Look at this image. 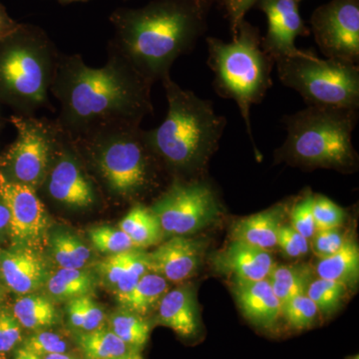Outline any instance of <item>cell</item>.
Here are the masks:
<instances>
[{
	"instance_id": "obj_25",
	"label": "cell",
	"mask_w": 359,
	"mask_h": 359,
	"mask_svg": "<svg viewBox=\"0 0 359 359\" xmlns=\"http://www.w3.org/2000/svg\"><path fill=\"white\" fill-rule=\"evenodd\" d=\"M268 280L283 308L294 297L306 294L311 282V273L306 266L276 264Z\"/></svg>"
},
{
	"instance_id": "obj_38",
	"label": "cell",
	"mask_w": 359,
	"mask_h": 359,
	"mask_svg": "<svg viewBox=\"0 0 359 359\" xmlns=\"http://www.w3.org/2000/svg\"><path fill=\"white\" fill-rule=\"evenodd\" d=\"M346 240L339 228L316 231L311 238V249L320 259L334 254L341 248Z\"/></svg>"
},
{
	"instance_id": "obj_8",
	"label": "cell",
	"mask_w": 359,
	"mask_h": 359,
	"mask_svg": "<svg viewBox=\"0 0 359 359\" xmlns=\"http://www.w3.org/2000/svg\"><path fill=\"white\" fill-rule=\"evenodd\" d=\"M280 81L308 106L359 109V66L321 59L313 52L275 61Z\"/></svg>"
},
{
	"instance_id": "obj_35",
	"label": "cell",
	"mask_w": 359,
	"mask_h": 359,
	"mask_svg": "<svg viewBox=\"0 0 359 359\" xmlns=\"http://www.w3.org/2000/svg\"><path fill=\"white\" fill-rule=\"evenodd\" d=\"M22 347L30 353L43 358L47 354L65 353L68 344L61 335L55 332L39 330L25 340Z\"/></svg>"
},
{
	"instance_id": "obj_1",
	"label": "cell",
	"mask_w": 359,
	"mask_h": 359,
	"mask_svg": "<svg viewBox=\"0 0 359 359\" xmlns=\"http://www.w3.org/2000/svg\"><path fill=\"white\" fill-rule=\"evenodd\" d=\"M152 85L110 47L99 68L87 65L79 54H60L50 89L60 104L55 123L70 139L140 126L154 112Z\"/></svg>"
},
{
	"instance_id": "obj_17",
	"label": "cell",
	"mask_w": 359,
	"mask_h": 359,
	"mask_svg": "<svg viewBox=\"0 0 359 359\" xmlns=\"http://www.w3.org/2000/svg\"><path fill=\"white\" fill-rule=\"evenodd\" d=\"M233 292L243 313L252 325L266 330L275 327L283 308L268 278L257 282L235 280Z\"/></svg>"
},
{
	"instance_id": "obj_18",
	"label": "cell",
	"mask_w": 359,
	"mask_h": 359,
	"mask_svg": "<svg viewBox=\"0 0 359 359\" xmlns=\"http://www.w3.org/2000/svg\"><path fill=\"white\" fill-rule=\"evenodd\" d=\"M157 323L171 328L183 339L196 337L200 320L192 287L186 285L163 295L158 304Z\"/></svg>"
},
{
	"instance_id": "obj_50",
	"label": "cell",
	"mask_w": 359,
	"mask_h": 359,
	"mask_svg": "<svg viewBox=\"0 0 359 359\" xmlns=\"http://www.w3.org/2000/svg\"><path fill=\"white\" fill-rule=\"evenodd\" d=\"M297 1H299V0H297Z\"/></svg>"
},
{
	"instance_id": "obj_45",
	"label": "cell",
	"mask_w": 359,
	"mask_h": 359,
	"mask_svg": "<svg viewBox=\"0 0 359 359\" xmlns=\"http://www.w3.org/2000/svg\"><path fill=\"white\" fill-rule=\"evenodd\" d=\"M14 359H42L40 356L36 355V354L30 353L27 349L21 348L18 349L15 353V355H14Z\"/></svg>"
},
{
	"instance_id": "obj_27",
	"label": "cell",
	"mask_w": 359,
	"mask_h": 359,
	"mask_svg": "<svg viewBox=\"0 0 359 359\" xmlns=\"http://www.w3.org/2000/svg\"><path fill=\"white\" fill-rule=\"evenodd\" d=\"M54 261L62 269H83L91 259V250L69 231H57L51 236Z\"/></svg>"
},
{
	"instance_id": "obj_13",
	"label": "cell",
	"mask_w": 359,
	"mask_h": 359,
	"mask_svg": "<svg viewBox=\"0 0 359 359\" xmlns=\"http://www.w3.org/2000/svg\"><path fill=\"white\" fill-rule=\"evenodd\" d=\"M51 199L73 209H88L96 203L93 184L75 155V147L63 133L44 181Z\"/></svg>"
},
{
	"instance_id": "obj_44",
	"label": "cell",
	"mask_w": 359,
	"mask_h": 359,
	"mask_svg": "<svg viewBox=\"0 0 359 359\" xmlns=\"http://www.w3.org/2000/svg\"><path fill=\"white\" fill-rule=\"evenodd\" d=\"M9 212L4 201L0 198V230H4L8 226Z\"/></svg>"
},
{
	"instance_id": "obj_32",
	"label": "cell",
	"mask_w": 359,
	"mask_h": 359,
	"mask_svg": "<svg viewBox=\"0 0 359 359\" xmlns=\"http://www.w3.org/2000/svg\"><path fill=\"white\" fill-rule=\"evenodd\" d=\"M318 306L306 294L299 295L283 306L282 316L287 325L294 330H308L313 327L318 320Z\"/></svg>"
},
{
	"instance_id": "obj_22",
	"label": "cell",
	"mask_w": 359,
	"mask_h": 359,
	"mask_svg": "<svg viewBox=\"0 0 359 359\" xmlns=\"http://www.w3.org/2000/svg\"><path fill=\"white\" fill-rule=\"evenodd\" d=\"M119 229L128 235L135 248H148L157 245L163 237L159 219L150 208L141 204L135 205L124 219Z\"/></svg>"
},
{
	"instance_id": "obj_10",
	"label": "cell",
	"mask_w": 359,
	"mask_h": 359,
	"mask_svg": "<svg viewBox=\"0 0 359 359\" xmlns=\"http://www.w3.org/2000/svg\"><path fill=\"white\" fill-rule=\"evenodd\" d=\"M163 231L187 236L214 223L221 215V203L212 187L204 180H174L150 208Z\"/></svg>"
},
{
	"instance_id": "obj_4",
	"label": "cell",
	"mask_w": 359,
	"mask_h": 359,
	"mask_svg": "<svg viewBox=\"0 0 359 359\" xmlns=\"http://www.w3.org/2000/svg\"><path fill=\"white\" fill-rule=\"evenodd\" d=\"M59 53L48 35L36 25H22L0 40V99L34 116L49 108V95Z\"/></svg>"
},
{
	"instance_id": "obj_46",
	"label": "cell",
	"mask_w": 359,
	"mask_h": 359,
	"mask_svg": "<svg viewBox=\"0 0 359 359\" xmlns=\"http://www.w3.org/2000/svg\"><path fill=\"white\" fill-rule=\"evenodd\" d=\"M42 359H76L73 358V356L69 355L67 353H53V354H47V355H44Z\"/></svg>"
},
{
	"instance_id": "obj_11",
	"label": "cell",
	"mask_w": 359,
	"mask_h": 359,
	"mask_svg": "<svg viewBox=\"0 0 359 359\" xmlns=\"http://www.w3.org/2000/svg\"><path fill=\"white\" fill-rule=\"evenodd\" d=\"M311 22L325 58L358 65L359 0H332L314 11Z\"/></svg>"
},
{
	"instance_id": "obj_2",
	"label": "cell",
	"mask_w": 359,
	"mask_h": 359,
	"mask_svg": "<svg viewBox=\"0 0 359 359\" xmlns=\"http://www.w3.org/2000/svg\"><path fill=\"white\" fill-rule=\"evenodd\" d=\"M204 15L200 0H152L140 8H118L110 16L114 37L108 47L154 84L195 47Z\"/></svg>"
},
{
	"instance_id": "obj_36",
	"label": "cell",
	"mask_w": 359,
	"mask_h": 359,
	"mask_svg": "<svg viewBox=\"0 0 359 359\" xmlns=\"http://www.w3.org/2000/svg\"><path fill=\"white\" fill-rule=\"evenodd\" d=\"M313 194L306 193L301 200L295 203L290 214V226L309 241H311L316 231L313 212Z\"/></svg>"
},
{
	"instance_id": "obj_30",
	"label": "cell",
	"mask_w": 359,
	"mask_h": 359,
	"mask_svg": "<svg viewBox=\"0 0 359 359\" xmlns=\"http://www.w3.org/2000/svg\"><path fill=\"white\" fill-rule=\"evenodd\" d=\"M346 289L342 283L318 278L309 283L306 294L318 306L320 313L330 316L339 308Z\"/></svg>"
},
{
	"instance_id": "obj_41",
	"label": "cell",
	"mask_w": 359,
	"mask_h": 359,
	"mask_svg": "<svg viewBox=\"0 0 359 359\" xmlns=\"http://www.w3.org/2000/svg\"><path fill=\"white\" fill-rule=\"evenodd\" d=\"M259 0H226V9L230 18L233 33L237 32L238 26L244 22L248 11Z\"/></svg>"
},
{
	"instance_id": "obj_47",
	"label": "cell",
	"mask_w": 359,
	"mask_h": 359,
	"mask_svg": "<svg viewBox=\"0 0 359 359\" xmlns=\"http://www.w3.org/2000/svg\"><path fill=\"white\" fill-rule=\"evenodd\" d=\"M115 359H144L141 355L140 351H130V353L125 354V355L120 356V358Z\"/></svg>"
},
{
	"instance_id": "obj_23",
	"label": "cell",
	"mask_w": 359,
	"mask_h": 359,
	"mask_svg": "<svg viewBox=\"0 0 359 359\" xmlns=\"http://www.w3.org/2000/svg\"><path fill=\"white\" fill-rule=\"evenodd\" d=\"M167 290V280L157 273H147L128 294L118 297V301L126 311L144 316L159 304Z\"/></svg>"
},
{
	"instance_id": "obj_12",
	"label": "cell",
	"mask_w": 359,
	"mask_h": 359,
	"mask_svg": "<svg viewBox=\"0 0 359 359\" xmlns=\"http://www.w3.org/2000/svg\"><path fill=\"white\" fill-rule=\"evenodd\" d=\"M0 198L9 212V231L20 247L39 252L46 244L49 217L36 189L0 173Z\"/></svg>"
},
{
	"instance_id": "obj_20",
	"label": "cell",
	"mask_w": 359,
	"mask_h": 359,
	"mask_svg": "<svg viewBox=\"0 0 359 359\" xmlns=\"http://www.w3.org/2000/svg\"><path fill=\"white\" fill-rule=\"evenodd\" d=\"M283 205H276L266 211L245 217L233 224L231 237L233 241L269 252L278 244V230L283 226Z\"/></svg>"
},
{
	"instance_id": "obj_39",
	"label": "cell",
	"mask_w": 359,
	"mask_h": 359,
	"mask_svg": "<svg viewBox=\"0 0 359 359\" xmlns=\"http://www.w3.org/2000/svg\"><path fill=\"white\" fill-rule=\"evenodd\" d=\"M21 325L13 314L0 313V355L13 351L21 341Z\"/></svg>"
},
{
	"instance_id": "obj_24",
	"label": "cell",
	"mask_w": 359,
	"mask_h": 359,
	"mask_svg": "<svg viewBox=\"0 0 359 359\" xmlns=\"http://www.w3.org/2000/svg\"><path fill=\"white\" fill-rule=\"evenodd\" d=\"M13 316L26 330H43L57 321V313L53 304L41 295L21 297L13 306Z\"/></svg>"
},
{
	"instance_id": "obj_43",
	"label": "cell",
	"mask_w": 359,
	"mask_h": 359,
	"mask_svg": "<svg viewBox=\"0 0 359 359\" xmlns=\"http://www.w3.org/2000/svg\"><path fill=\"white\" fill-rule=\"evenodd\" d=\"M20 22L9 16L6 7L0 2V40L6 39L7 36L13 34L20 27Z\"/></svg>"
},
{
	"instance_id": "obj_7",
	"label": "cell",
	"mask_w": 359,
	"mask_h": 359,
	"mask_svg": "<svg viewBox=\"0 0 359 359\" xmlns=\"http://www.w3.org/2000/svg\"><path fill=\"white\" fill-rule=\"evenodd\" d=\"M71 141L78 151L87 155L113 195L131 198L150 186L151 162L157 157L140 126L105 130Z\"/></svg>"
},
{
	"instance_id": "obj_48",
	"label": "cell",
	"mask_w": 359,
	"mask_h": 359,
	"mask_svg": "<svg viewBox=\"0 0 359 359\" xmlns=\"http://www.w3.org/2000/svg\"><path fill=\"white\" fill-rule=\"evenodd\" d=\"M58 1L62 4H71V2L88 1V0H58Z\"/></svg>"
},
{
	"instance_id": "obj_5",
	"label": "cell",
	"mask_w": 359,
	"mask_h": 359,
	"mask_svg": "<svg viewBox=\"0 0 359 359\" xmlns=\"http://www.w3.org/2000/svg\"><path fill=\"white\" fill-rule=\"evenodd\" d=\"M287 139L278 153L283 159L306 168L349 171L358 156L353 134L358 110L308 106L285 116Z\"/></svg>"
},
{
	"instance_id": "obj_6",
	"label": "cell",
	"mask_w": 359,
	"mask_h": 359,
	"mask_svg": "<svg viewBox=\"0 0 359 359\" xmlns=\"http://www.w3.org/2000/svg\"><path fill=\"white\" fill-rule=\"evenodd\" d=\"M207 42L214 88L219 96L237 103L247 133L254 142L250 110L264 100L273 85L275 61L264 50L257 30L245 22L238 26L231 41L210 37Z\"/></svg>"
},
{
	"instance_id": "obj_29",
	"label": "cell",
	"mask_w": 359,
	"mask_h": 359,
	"mask_svg": "<svg viewBox=\"0 0 359 359\" xmlns=\"http://www.w3.org/2000/svg\"><path fill=\"white\" fill-rule=\"evenodd\" d=\"M111 330L133 351L147 344L151 327L143 316L125 311L114 314L110 320Z\"/></svg>"
},
{
	"instance_id": "obj_9",
	"label": "cell",
	"mask_w": 359,
	"mask_h": 359,
	"mask_svg": "<svg viewBox=\"0 0 359 359\" xmlns=\"http://www.w3.org/2000/svg\"><path fill=\"white\" fill-rule=\"evenodd\" d=\"M16 139L7 151L4 165L6 178L33 188L43 183L62 137L55 122L34 116L14 115L11 118Z\"/></svg>"
},
{
	"instance_id": "obj_31",
	"label": "cell",
	"mask_w": 359,
	"mask_h": 359,
	"mask_svg": "<svg viewBox=\"0 0 359 359\" xmlns=\"http://www.w3.org/2000/svg\"><path fill=\"white\" fill-rule=\"evenodd\" d=\"M67 313L70 325L82 332H92L102 327L103 311L88 295L70 299Z\"/></svg>"
},
{
	"instance_id": "obj_42",
	"label": "cell",
	"mask_w": 359,
	"mask_h": 359,
	"mask_svg": "<svg viewBox=\"0 0 359 359\" xmlns=\"http://www.w3.org/2000/svg\"><path fill=\"white\" fill-rule=\"evenodd\" d=\"M276 245L280 247L283 254L290 257V259H299V257H302V252H299L294 241L290 238L287 226H282L278 230V244Z\"/></svg>"
},
{
	"instance_id": "obj_14",
	"label": "cell",
	"mask_w": 359,
	"mask_h": 359,
	"mask_svg": "<svg viewBox=\"0 0 359 359\" xmlns=\"http://www.w3.org/2000/svg\"><path fill=\"white\" fill-rule=\"evenodd\" d=\"M259 2L268 20V32L263 39V47L273 61L306 53L295 46L297 37L308 33L299 13V1L259 0Z\"/></svg>"
},
{
	"instance_id": "obj_15",
	"label": "cell",
	"mask_w": 359,
	"mask_h": 359,
	"mask_svg": "<svg viewBox=\"0 0 359 359\" xmlns=\"http://www.w3.org/2000/svg\"><path fill=\"white\" fill-rule=\"evenodd\" d=\"M205 245L203 241L175 236L147 255L149 271L172 283H181L195 275Z\"/></svg>"
},
{
	"instance_id": "obj_21",
	"label": "cell",
	"mask_w": 359,
	"mask_h": 359,
	"mask_svg": "<svg viewBox=\"0 0 359 359\" xmlns=\"http://www.w3.org/2000/svg\"><path fill=\"white\" fill-rule=\"evenodd\" d=\"M318 278L334 280L346 287L358 282L359 276L358 245L351 240H346L334 254L320 257L316 264Z\"/></svg>"
},
{
	"instance_id": "obj_16",
	"label": "cell",
	"mask_w": 359,
	"mask_h": 359,
	"mask_svg": "<svg viewBox=\"0 0 359 359\" xmlns=\"http://www.w3.org/2000/svg\"><path fill=\"white\" fill-rule=\"evenodd\" d=\"M212 264L217 271L238 282H257L268 278L276 264L268 250L233 241L212 256Z\"/></svg>"
},
{
	"instance_id": "obj_28",
	"label": "cell",
	"mask_w": 359,
	"mask_h": 359,
	"mask_svg": "<svg viewBox=\"0 0 359 359\" xmlns=\"http://www.w3.org/2000/svg\"><path fill=\"white\" fill-rule=\"evenodd\" d=\"M92 276L83 269H58L47 280V290L58 299H73L87 295L93 289Z\"/></svg>"
},
{
	"instance_id": "obj_37",
	"label": "cell",
	"mask_w": 359,
	"mask_h": 359,
	"mask_svg": "<svg viewBox=\"0 0 359 359\" xmlns=\"http://www.w3.org/2000/svg\"><path fill=\"white\" fill-rule=\"evenodd\" d=\"M147 273H149L147 255L133 250V254L130 259L128 266L123 273L121 280L116 285L117 297L128 294L142 276Z\"/></svg>"
},
{
	"instance_id": "obj_40",
	"label": "cell",
	"mask_w": 359,
	"mask_h": 359,
	"mask_svg": "<svg viewBox=\"0 0 359 359\" xmlns=\"http://www.w3.org/2000/svg\"><path fill=\"white\" fill-rule=\"evenodd\" d=\"M132 254H133V250L119 252V254H113L104 259L101 263V273H102L106 282L111 285H117L118 282L121 280L125 269L128 266Z\"/></svg>"
},
{
	"instance_id": "obj_33",
	"label": "cell",
	"mask_w": 359,
	"mask_h": 359,
	"mask_svg": "<svg viewBox=\"0 0 359 359\" xmlns=\"http://www.w3.org/2000/svg\"><path fill=\"white\" fill-rule=\"evenodd\" d=\"M89 237L94 247L106 254H119L135 249L131 238L121 229L97 226L89 231Z\"/></svg>"
},
{
	"instance_id": "obj_19",
	"label": "cell",
	"mask_w": 359,
	"mask_h": 359,
	"mask_svg": "<svg viewBox=\"0 0 359 359\" xmlns=\"http://www.w3.org/2000/svg\"><path fill=\"white\" fill-rule=\"evenodd\" d=\"M0 269L9 289L20 294H32L45 278L44 263L39 252L25 247L4 252Z\"/></svg>"
},
{
	"instance_id": "obj_26",
	"label": "cell",
	"mask_w": 359,
	"mask_h": 359,
	"mask_svg": "<svg viewBox=\"0 0 359 359\" xmlns=\"http://www.w3.org/2000/svg\"><path fill=\"white\" fill-rule=\"evenodd\" d=\"M77 344L86 359H115L133 351L112 330L103 327L78 334Z\"/></svg>"
},
{
	"instance_id": "obj_49",
	"label": "cell",
	"mask_w": 359,
	"mask_h": 359,
	"mask_svg": "<svg viewBox=\"0 0 359 359\" xmlns=\"http://www.w3.org/2000/svg\"><path fill=\"white\" fill-rule=\"evenodd\" d=\"M346 359H359L358 354L356 355L351 356V358Z\"/></svg>"
},
{
	"instance_id": "obj_34",
	"label": "cell",
	"mask_w": 359,
	"mask_h": 359,
	"mask_svg": "<svg viewBox=\"0 0 359 359\" xmlns=\"http://www.w3.org/2000/svg\"><path fill=\"white\" fill-rule=\"evenodd\" d=\"M313 212L316 231L339 228L346 217L341 207L321 195H314Z\"/></svg>"
},
{
	"instance_id": "obj_3",
	"label": "cell",
	"mask_w": 359,
	"mask_h": 359,
	"mask_svg": "<svg viewBox=\"0 0 359 359\" xmlns=\"http://www.w3.org/2000/svg\"><path fill=\"white\" fill-rule=\"evenodd\" d=\"M168 102L159 127L145 131L158 160L178 173L194 174L204 168L218 148L226 126L212 101L182 88L170 76L162 80Z\"/></svg>"
}]
</instances>
